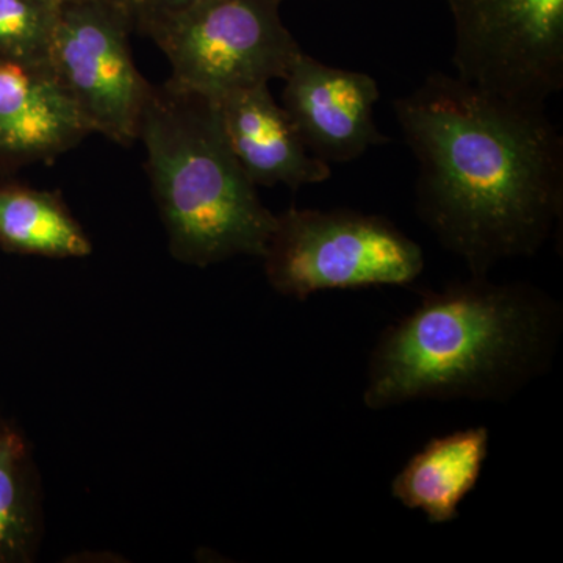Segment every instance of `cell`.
<instances>
[{"label": "cell", "mask_w": 563, "mask_h": 563, "mask_svg": "<svg viewBox=\"0 0 563 563\" xmlns=\"http://www.w3.org/2000/svg\"><path fill=\"white\" fill-rule=\"evenodd\" d=\"M262 261L273 290L298 301L324 290L409 285L424 269L418 243L383 217L296 207L276 214Z\"/></svg>", "instance_id": "4"}, {"label": "cell", "mask_w": 563, "mask_h": 563, "mask_svg": "<svg viewBox=\"0 0 563 563\" xmlns=\"http://www.w3.org/2000/svg\"><path fill=\"white\" fill-rule=\"evenodd\" d=\"M90 133L51 66L0 62V172L54 162Z\"/></svg>", "instance_id": "9"}, {"label": "cell", "mask_w": 563, "mask_h": 563, "mask_svg": "<svg viewBox=\"0 0 563 563\" xmlns=\"http://www.w3.org/2000/svg\"><path fill=\"white\" fill-rule=\"evenodd\" d=\"M282 0H206L139 22L172 65L168 84L221 99L284 80L302 54L280 16Z\"/></svg>", "instance_id": "5"}, {"label": "cell", "mask_w": 563, "mask_h": 563, "mask_svg": "<svg viewBox=\"0 0 563 563\" xmlns=\"http://www.w3.org/2000/svg\"><path fill=\"white\" fill-rule=\"evenodd\" d=\"M488 450L490 432L485 426L437 437L393 477L391 496L406 509L420 510L429 523H451L479 483Z\"/></svg>", "instance_id": "11"}, {"label": "cell", "mask_w": 563, "mask_h": 563, "mask_svg": "<svg viewBox=\"0 0 563 563\" xmlns=\"http://www.w3.org/2000/svg\"><path fill=\"white\" fill-rule=\"evenodd\" d=\"M217 102L231 150L255 187L285 185L296 191L331 177V165L310 154L268 85L229 92Z\"/></svg>", "instance_id": "10"}, {"label": "cell", "mask_w": 563, "mask_h": 563, "mask_svg": "<svg viewBox=\"0 0 563 563\" xmlns=\"http://www.w3.org/2000/svg\"><path fill=\"white\" fill-rule=\"evenodd\" d=\"M51 2L58 3V5H62V3L70 2V0H51Z\"/></svg>", "instance_id": "17"}, {"label": "cell", "mask_w": 563, "mask_h": 563, "mask_svg": "<svg viewBox=\"0 0 563 563\" xmlns=\"http://www.w3.org/2000/svg\"><path fill=\"white\" fill-rule=\"evenodd\" d=\"M455 76L479 90L544 107L563 88V0H446Z\"/></svg>", "instance_id": "6"}, {"label": "cell", "mask_w": 563, "mask_h": 563, "mask_svg": "<svg viewBox=\"0 0 563 563\" xmlns=\"http://www.w3.org/2000/svg\"><path fill=\"white\" fill-rule=\"evenodd\" d=\"M206 2V0H147L144 9L136 16L135 25L147 18L157 16V14L168 13V11L185 9V7L195 5V3Z\"/></svg>", "instance_id": "15"}, {"label": "cell", "mask_w": 563, "mask_h": 563, "mask_svg": "<svg viewBox=\"0 0 563 563\" xmlns=\"http://www.w3.org/2000/svg\"><path fill=\"white\" fill-rule=\"evenodd\" d=\"M393 110L418 163V217L472 276L542 250L563 211V139L544 107L432 73Z\"/></svg>", "instance_id": "1"}, {"label": "cell", "mask_w": 563, "mask_h": 563, "mask_svg": "<svg viewBox=\"0 0 563 563\" xmlns=\"http://www.w3.org/2000/svg\"><path fill=\"white\" fill-rule=\"evenodd\" d=\"M284 81L282 107L313 157L332 166L387 143L374 121L380 90L369 74L336 68L302 52Z\"/></svg>", "instance_id": "8"}, {"label": "cell", "mask_w": 563, "mask_h": 563, "mask_svg": "<svg viewBox=\"0 0 563 563\" xmlns=\"http://www.w3.org/2000/svg\"><path fill=\"white\" fill-rule=\"evenodd\" d=\"M43 537L38 463L24 431L0 415V563H32Z\"/></svg>", "instance_id": "13"}, {"label": "cell", "mask_w": 563, "mask_h": 563, "mask_svg": "<svg viewBox=\"0 0 563 563\" xmlns=\"http://www.w3.org/2000/svg\"><path fill=\"white\" fill-rule=\"evenodd\" d=\"M58 10L51 0H0V62L51 66Z\"/></svg>", "instance_id": "14"}, {"label": "cell", "mask_w": 563, "mask_h": 563, "mask_svg": "<svg viewBox=\"0 0 563 563\" xmlns=\"http://www.w3.org/2000/svg\"><path fill=\"white\" fill-rule=\"evenodd\" d=\"M0 250L66 261L88 257L92 243L60 192L0 181Z\"/></svg>", "instance_id": "12"}, {"label": "cell", "mask_w": 563, "mask_h": 563, "mask_svg": "<svg viewBox=\"0 0 563 563\" xmlns=\"http://www.w3.org/2000/svg\"><path fill=\"white\" fill-rule=\"evenodd\" d=\"M135 18L113 0L62 3L49 65L91 133L132 146L151 84L131 49Z\"/></svg>", "instance_id": "7"}, {"label": "cell", "mask_w": 563, "mask_h": 563, "mask_svg": "<svg viewBox=\"0 0 563 563\" xmlns=\"http://www.w3.org/2000/svg\"><path fill=\"white\" fill-rule=\"evenodd\" d=\"M139 141L177 262L207 268L242 255L262 258L276 214L236 161L214 99L168 81L151 85Z\"/></svg>", "instance_id": "3"}, {"label": "cell", "mask_w": 563, "mask_h": 563, "mask_svg": "<svg viewBox=\"0 0 563 563\" xmlns=\"http://www.w3.org/2000/svg\"><path fill=\"white\" fill-rule=\"evenodd\" d=\"M113 2L118 3V5L124 7L125 10L131 11L133 18L136 20L140 11L144 9V5H146L147 0H113Z\"/></svg>", "instance_id": "16"}, {"label": "cell", "mask_w": 563, "mask_h": 563, "mask_svg": "<svg viewBox=\"0 0 563 563\" xmlns=\"http://www.w3.org/2000/svg\"><path fill=\"white\" fill-rule=\"evenodd\" d=\"M562 329L561 303L531 284L454 282L380 332L363 404L509 401L551 368Z\"/></svg>", "instance_id": "2"}]
</instances>
